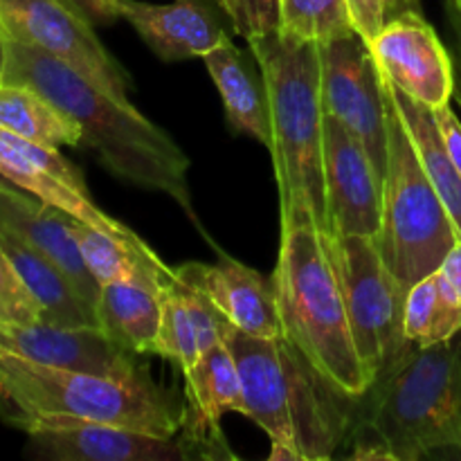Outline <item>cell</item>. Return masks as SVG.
Masks as SVG:
<instances>
[{
    "label": "cell",
    "mask_w": 461,
    "mask_h": 461,
    "mask_svg": "<svg viewBox=\"0 0 461 461\" xmlns=\"http://www.w3.org/2000/svg\"><path fill=\"white\" fill-rule=\"evenodd\" d=\"M320 97L324 115L340 122L367 149L385 178V84L372 48L358 32L320 43Z\"/></svg>",
    "instance_id": "10"
},
{
    "label": "cell",
    "mask_w": 461,
    "mask_h": 461,
    "mask_svg": "<svg viewBox=\"0 0 461 461\" xmlns=\"http://www.w3.org/2000/svg\"><path fill=\"white\" fill-rule=\"evenodd\" d=\"M385 23L405 12H421V0H383Z\"/></svg>",
    "instance_id": "35"
},
{
    "label": "cell",
    "mask_w": 461,
    "mask_h": 461,
    "mask_svg": "<svg viewBox=\"0 0 461 461\" xmlns=\"http://www.w3.org/2000/svg\"><path fill=\"white\" fill-rule=\"evenodd\" d=\"M3 81L39 90L84 131V144L97 153L108 174L140 189L167 194L198 225L189 189V158L174 138L131 102H117L70 63L5 34Z\"/></svg>",
    "instance_id": "1"
},
{
    "label": "cell",
    "mask_w": 461,
    "mask_h": 461,
    "mask_svg": "<svg viewBox=\"0 0 461 461\" xmlns=\"http://www.w3.org/2000/svg\"><path fill=\"white\" fill-rule=\"evenodd\" d=\"M279 32L311 43L354 34L356 25L347 0H282Z\"/></svg>",
    "instance_id": "28"
},
{
    "label": "cell",
    "mask_w": 461,
    "mask_h": 461,
    "mask_svg": "<svg viewBox=\"0 0 461 461\" xmlns=\"http://www.w3.org/2000/svg\"><path fill=\"white\" fill-rule=\"evenodd\" d=\"M0 250L34 293L45 322L57 327H99L97 313L86 304L68 275L43 252L5 228H0Z\"/></svg>",
    "instance_id": "22"
},
{
    "label": "cell",
    "mask_w": 461,
    "mask_h": 461,
    "mask_svg": "<svg viewBox=\"0 0 461 461\" xmlns=\"http://www.w3.org/2000/svg\"><path fill=\"white\" fill-rule=\"evenodd\" d=\"M385 88L390 93V99L394 102L396 111H399L401 122H403L414 149H417L423 171H426L432 187L437 189L439 198L444 201L446 210H448L450 219H453L455 228H457L461 237V174L457 167H455L453 158L448 156V149H446L444 140H441L435 115H432L430 108L423 106L417 99L408 97L405 93H401L387 79Z\"/></svg>",
    "instance_id": "23"
},
{
    "label": "cell",
    "mask_w": 461,
    "mask_h": 461,
    "mask_svg": "<svg viewBox=\"0 0 461 461\" xmlns=\"http://www.w3.org/2000/svg\"><path fill=\"white\" fill-rule=\"evenodd\" d=\"M232 23V32L248 43L277 34L282 27V0H216Z\"/></svg>",
    "instance_id": "29"
},
{
    "label": "cell",
    "mask_w": 461,
    "mask_h": 461,
    "mask_svg": "<svg viewBox=\"0 0 461 461\" xmlns=\"http://www.w3.org/2000/svg\"><path fill=\"white\" fill-rule=\"evenodd\" d=\"M68 230L77 241L84 264L97 279L99 286L135 277L144 270H171L160 257L140 239H124L104 232L68 214Z\"/></svg>",
    "instance_id": "25"
},
{
    "label": "cell",
    "mask_w": 461,
    "mask_h": 461,
    "mask_svg": "<svg viewBox=\"0 0 461 461\" xmlns=\"http://www.w3.org/2000/svg\"><path fill=\"white\" fill-rule=\"evenodd\" d=\"M439 273L448 279V284L455 288V293H457L461 300V239L450 248L448 255L444 257V261L439 266Z\"/></svg>",
    "instance_id": "34"
},
{
    "label": "cell",
    "mask_w": 461,
    "mask_h": 461,
    "mask_svg": "<svg viewBox=\"0 0 461 461\" xmlns=\"http://www.w3.org/2000/svg\"><path fill=\"white\" fill-rule=\"evenodd\" d=\"M45 322L43 309L12 261L0 250V324Z\"/></svg>",
    "instance_id": "30"
},
{
    "label": "cell",
    "mask_w": 461,
    "mask_h": 461,
    "mask_svg": "<svg viewBox=\"0 0 461 461\" xmlns=\"http://www.w3.org/2000/svg\"><path fill=\"white\" fill-rule=\"evenodd\" d=\"M0 27L3 34L70 63L117 102H129L133 79L70 0H0Z\"/></svg>",
    "instance_id": "9"
},
{
    "label": "cell",
    "mask_w": 461,
    "mask_h": 461,
    "mask_svg": "<svg viewBox=\"0 0 461 461\" xmlns=\"http://www.w3.org/2000/svg\"><path fill=\"white\" fill-rule=\"evenodd\" d=\"M0 32H3V27H0Z\"/></svg>",
    "instance_id": "41"
},
{
    "label": "cell",
    "mask_w": 461,
    "mask_h": 461,
    "mask_svg": "<svg viewBox=\"0 0 461 461\" xmlns=\"http://www.w3.org/2000/svg\"><path fill=\"white\" fill-rule=\"evenodd\" d=\"M381 75L430 111L455 97V63L421 12H405L381 27L369 43Z\"/></svg>",
    "instance_id": "11"
},
{
    "label": "cell",
    "mask_w": 461,
    "mask_h": 461,
    "mask_svg": "<svg viewBox=\"0 0 461 461\" xmlns=\"http://www.w3.org/2000/svg\"><path fill=\"white\" fill-rule=\"evenodd\" d=\"M273 282L284 336L342 392L363 396L372 378L356 349L329 234L309 212L282 214Z\"/></svg>",
    "instance_id": "5"
},
{
    "label": "cell",
    "mask_w": 461,
    "mask_h": 461,
    "mask_svg": "<svg viewBox=\"0 0 461 461\" xmlns=\"http://www.w3.org/2000/svg\"><path fill=\"white\" fill-rule=\"evenodd\" d=\"M322 169L329 237H376L383 216V176L367 149L329 115L322 124Z\"/></svg>",
    "instance_id": "12"
},
{
    "label": "cell",
    "mask_w": 461,
    "mask_h": 461,
    "mask_svg": "<svg viewBox=\"0 0 461 461\" xmlns=\"http://www.w3.org/2000/svg\"><path fill=\"white\" fill-rule=\"evenodd\" d=\"M351 459H461V338L408 351L358 401Z\"/></svg>",
    "instance_id": "3"
},
{
    "label": "cell",
    "mask_w": 461,
    "mask_h": 461,
    "mask_svg": "<svg viewBox=\"0 0 461 461\" xmlns=\"http://www.w3.org/2000/svg\"><path fill=\"white\" fill-rule=\"evenodd\" d=\"M203 63L223 99L230 129L234 133L250 135L252 140L270 149L273 133H270L268 90L255 54L237 48L230 39L207 52Z\"/></svg>",
    "instance_id": "21"
},
{
    "label": "cell",
    "mask_w": 461,
    "mask_h": 461,
    "mask_svg": "<svg viewBox=\"0 0 461 461\" xmlns=\"http://www.w3.org/2000/svg\"><path fill=\"white\" fill-rule=\"evenodd\" d=\"M268 90L270 156L279 187L282 214L309 212L329 234L322 169V97L320 43L284 32L250 41Z\"/></svg>",
    "instance_id": "6"
},
{
    "label": "cell",
    "mask_w": 461,
    "mask_h": 461,
    "mask_svg": "<svg viewBox=\"0 0 461 461\" xmlns=\"http://www.w3.org/2000/svg\"><path fill=\"white\" fill-rule=\"evenodd\" d=\"M156 356L171 360L183 372V376L192 372L194 365L201 358L196 331H194L192 318H189L187 304H185L183 288H180L174 273L162 284V313Z\"/></svg>",
    "instance_id": "27"
},
{
    "label": "cell",
    "mask_w": 461,
    "mask_h": 461,
    "mask_svg": "<svg viewBox=\"0 0 461 461\" xmlns=\"http://www.w3.org/2000/svg\"><path fill=\"white\" fill-rule=\"evenodd\" d=\"M0 228L18 234L48 259H52L75 284L86 304L97 313L102 286L84 264L77 241L68 230V212L48 205L14 185L0 187Z\"/></svg>",
    "instance_id": "19"
},
{
    "label": "cell",
    "mask_w": 461,
    "mask_h": 461,
    "mask_svg": "<svg viewBox=\"0 0 461 461\" xmlns=\"http://www.w3.org/2000/svg\"><path fill=\"white\" fill-rule=\"evenodd\" d=\"M0 419L23 432L108 423L176 437L183 426V405L149 372L129 378L102 376L0 351Z\"/></svg>",
    "instance_id": "4"
},
{
    "label": "cell",
    "mask_w": 461,
    "mask_h": 461,
    "mask_svg": "<svg viewBox=\"0 0 461 461\" xmlns=\"http://www.w3.org/2000/svg\"><path fill=\"white\" fill-rule=\"evenodd\" d=\"M243 381L246 414L268 435L277 461H329L347 444L360 396L342 392L286 336L225 331Z\"/></svg>",
    "instance_id": "2"
},
{
    "label": "cell",
    "mask_w": 461,
    "mask_h": 461,
    "mask_svg": "<svg viewBox=\"0 0 461 461\" xmlns=\"http://www.w3.org/2000/svg\"><path fill=\"white\" fill-rule=\"evenodd\" d=\"M0 187H12V183H9L3 174H0Z\"/></svg>",
    "instance_id": "39"
},
{
    "label": "cell",
    "mask_w": 461,
    "mask_h": 461,
    "mask_svg": "<svg viewBox=\"0 0 461 461\" xmlns=\"http://www.w3.org/2000/svg\"><path fill=\"white\" fill-rule=\"evenodd\" d=\"M453 63H455V97H457L461 106V21L455 16V50H453Z\"/></svg>",
    "instance_id": "36"
},
{
    "label": "cell",
    "mask_w": 461,
    "mask_h": 461,
    "mask_svg": "<svg viewBox=\"0 0 461 461\" xmlns=\"http://www.w3.org/2000/svg\"><path fill=\"white\" fill-rule=\"evenodd\" d=\"M354 18L356 32L363 36L367 43H372L374 36L385 25V12H383V0H347Z\"/></svg>",
    "instance_id": "31"
},
{
    "label": "cell",
    "mask_w": 461,
    "mask_h": 461,
    "mask_svg": "<svg viewBox=\"0 0 461 461\" xmlns=\"http://www.w3.org/2000/svg\"><path fill=\"white\" fill-rule=\"evenodd\" d=\"M0 174L14 187L68 212L93 228L124 239H140L133 230L108 216L90 198L81 171L68 158H63L59 149L32 142L3 126H0Z\"/></svg>",
    "instance_id": "13"
},
{
    "label": "cell",
    "mask_w": 461,
    "mask_h": 461,
    "mask_svg": "<svg viewBox=\"0 0 461 461\" xmlns=\"http://www.w3.org/2000/svg\"><path fill=\"white\" fill-rule=\"evenodd\" d=\"M0 351L52 367L129 378L149 372L99 327H57L50 322L0 324Z\"/></svg>",
    "instance_id": "15"
},
{
    "label": "cell",
    "mask_w": 461,
    "mask_h": 461,
    "mask_svg": "<svg viewBox=\"0 0 461 461\" xmlns=\"http://www.w3.org/2000/svg\"><path fill=\"white\" fill-rule=\"evenodd\" d=\"M3 61H5V34L0 32V70H3ZM3 75V72H0Z\"/></svg>",
    "instance_id": "37"
},
{
    "label": "cell",
    "mask_w": 461,
    "mask_h": 461,
    "mask_svg": "<svg viewBox=\"0 0 461 461\" xmlns=\"http://www.w3.org/2000/svg\"><path fill=\"white\" fill-rule=\"evenodd\" d=\"M453 3V16H457L461 21V0H450Z\"/></svg>",
    "instance_id": "38"
},
{
    "label": "cell",
    "mask_w": 461,
    "mask_h": 461,
    "mask_svg": "<svg viewBox=\"0 0 461 461\" xmlns=\"http://www.w3.org/2000/svg\"><path fill=\"white\" fill-rule=\"evenodd\" d=\"M30 453L50 461H189L178 437L108 423H72L25 432Z\"/></svg>",
    "instance_id": "18"
},
{
    "label": "cell",
    "mask_w": 461,
    "mask_h": 461,
    "mask_svg": "<svg viewBox=\"0 0 461 461\" xmlns=\"http://www.w3.org/2000/svg\"><path fill=\"white\" fill-rule=\"evenodd\" d=\"M174 275L201 291L239 331L257 338L284 336L273 277L225 255L216 264L189 261L174 268Z\"/></svg>",
    "instance_id": "17"
},
{
    "label": "cell",
    "mask_w": 461,
    "mask_h": 461,
    "mask_svg": "<svg viewBox=\"0 0 461 461\" xmlns=\"http://www.w3.org/2000/svg\"><path fill=\"white\" fill-rule=\"evenodd\" d=\"M0 86H3V75H0Z\"/></svg>",
    "instance_id": "40"
},
{
    "label": "cell",
    "mask_w": 461,
    "mask_h": 461,
    "mask_svg": "<svg viewBox=\"0 0 461 461\" xmlns=\"http://www.w3.org/2000/svg\"><path fill=\"white\" fill-rule=\"evenodd\" d=\"M230 412L246 414V399L239 365L223 340L185 374L183 426L176 437L187 448L189 461L234 459L221 432V419Z\"/></svg>",
    "instance_id": "14"
},
{
    "label": "cell",
    "mask_w": 461,
    "mask_h": 461,
    "mask_svg": "<svg viewBox=\"0 0 461 461\" xmlns=\"http://www.w3.org/2000/svg\"><path fill=\"white\" fill-rule=\"evenodd\" d=\"M403 331L417 347L439 345L459 336L461 300L439 270L419 279L408 291Z\"/></svg>",
    "instance_id": "26"
},
{
    "label": "cell",
    "mask_w": 461,
    "mask_h": 461,
    "mask_svg": "<svg viewBox=\"0 0 461 461\" xmlns=\"http://www.w3.org/2000/svg\"><path fill=\"white\" fill-rule=\"evenodd\" d=\"M171 270H144L99 291V327L135 356H156L162 313V284Z\"/></svg>",
    "instance_id": "20"
},
{
    "label": "cell",
    "mask_w": 461,
    "mask_h": 461,
    "mask_svg": "<svg viewBox=\"0 0 461 461\" xmlns=\"http://www.w3.org/2000/svg\"><path fill=\"white\" fill-rule=\"evenodd\" d=\"M432 115H435L437 126H439L441 140H444L446 149H448V156L453 158L455 167H457V171L461 174V120L457 117V113L450 108V104L435 108Z\"/></svg>",
    "instance_id": "32"
},
{
    "label": "cell",
    "mask_w": 461,
    "mask_h": 461,
    "mask_svg": "<svg viewBox=\"0 0 461 461\" xmlns=\"http://www.w3.org/2000/svg\"><path fill=\"white\" fill-rule=\"evenodd\" d=\"M0 126L50 149L84 144V131L70 115L23 84L0 86Z\"/></svg>",
    "instance_id": "24"
},
{
    "label": "cell",
    "mask_w": 461,
    "mask_h": 461,
    "mask_svg": "<svg viewBox=\"0 0 461 461\" xmlns=\"http://www.w3.org/2000/svg\"><path fill=\"white\" fill-rule=\"evenodd\" d=\"M329 248L345 293L356 349L374 383L412 345L403 331L408 288L387 268L374 237H329Z\"/></svg>",
    "instance_id": "8"
},
{
    "label": "cell",
    "mask_w": 461,
    "mask_h": 461,
    "mask_svg": "<svg viewBox=\"0 0 461 461\" xmlns=\"http://www.w3.org/2000/svg\"><path fill=\"white\" fill-rule=\"evenodd\" d=\"M385 104L387 169L383 178L381 228L374 241L387 268L410 291L419 279L439 270L444 257L461 237L423 171L387 88Z\"/></svg>",
    "instance_id": "7"
},
{
    "label": "cell",
    "mask_w": 461,
    "mask_h": 461,
    "mask_svg": "<svg viewBox=\"0 0 461 461\" xmlns=\"http://www.w3.org/2000/svg\"><path fill=\"white\" fill-rule=\"evenodd\" d=\"M122 18L162 61L203 59L232 39V23L216 0H174L165 5L122 0Z\"/></svg>",
    "instance_id": "16"
},
{
    "label": "cell",
    "mask_w": 461,
    "mask_h": 461,
    "mask_svg": "<svg viewBox=\"0 0 461 461\" xmlns=\"http://www.w3.org/2000/svg\"><path fill=\"white\" fill-rule=\"evenodd\" d=\"M70 3L79 7L95 27L113 25L122 18V0H70Z\"/></svg>",
    "instance_id": "33"
}]
</instances>
